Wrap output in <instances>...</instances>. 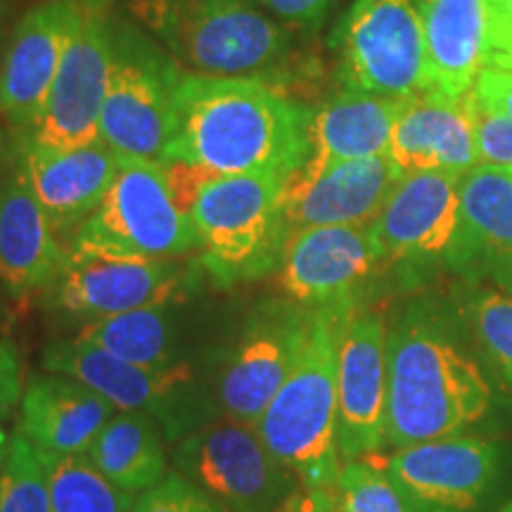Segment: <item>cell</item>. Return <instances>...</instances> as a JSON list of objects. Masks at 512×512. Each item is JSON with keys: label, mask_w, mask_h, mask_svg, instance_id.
<instances>
[{"label": "cell", "mask_w": 512, "mask_h": 512, "mask_svg": "<svg viewBox=\"0 0 512 512\" xmlns=\"http://www.w3.org/2000/svg\"><path fill=\"white\" fill-rule=\"evenodd\" d=\"M131 512H228V508L181 472H171L143 491Z\"/></svg>", "instance_id": "d6a6232c"}, {"label": "cell", "mask_w": 512, "mask_h": 512, "mask_svg": "<svg viewBox=\"0 0 512 512\" xmlns=\"http://www.w3.org/2000/svg\"><path fill=\"white\" fill-rule=\"evenodd\" d=\"M67 256L12 152L0 169V283L24 304L55 283Z\"/></svg>", "instance_id": "44dd1931"}, {"label": "cell", "mask_w": 512, "mask_h": 512, "mask_svg": "<svg viewBox=\"0 0 512 512\" xmlns=\"http://www.w3.org/2000/svg\"><path fill=\"white\" fill-rule=\"evenodd\" d=\"M88 458L114 486L131 494L152 489L166 477L162 430L150 415L138 411L114 413Z\"/></svg>", "instance_id": "4316f807"}, {"label": "cell", "mask_w": 512, "mask_h": 512, "mask_svg": "<svg viewBox=\"0 0 512 512\" xmlns=\"http://www.w3.org/2000/svg\"><path fill=\"white\" fill-rule=\"evenodd\" d=\"M17 304L19 302H15V299L10 297V292L3 287V283H0V337H5L12 328H15Z\"/></svg>", "instance_id": "ab89813d"}, {"label": "cell", "mask_w": 512, "mask_h": 512, "mask_svg": "<svg viewBox=\"0 0 512 512\" xmlns=\"http://www.w3.org/2000/svg\"><path fill=\"white\" fill-rule=\"evenodd\" d=\"M384 264L370 226H316L290 235L280 283L302 306H363V294L377 283Z\"/></svg>", "instance_id": "e0dca14e"}, {"label": "cell", "mask_w": 512, "mask_h": 512, "mask_svg": "<svg viewBox=\"0 0 512 512\" xmlns=\"http://www.w3.org/2000/svg\"><path fill=\"white\" fill-rule=\"evenodd\" d=\"M202 249L195 221L171 192L164 164L119 157V174L69 252L110 259H181Z\"/></svg>", "instance_id": "8992f818"}, {"label": "cell", "mask_w": 512, "mask_h": 512, "mask_svg": "<svg viewBox=\"0 0 512 512\" xmlns=\"http://www.w3.org/2000/svg\"><path fill=\"white\" fill-rule=\"evenodd\" d=\"M387 157L401 176L418 171L465 176L479 166L467 95L446 98L425 93L403 102Z\"/></svg>", "instance_id": "603a6c76"}, {"label": "cell", "mask_w": 512, "mask_h": 512, "mask_svg": "<svg viewBox=\"0 0 512 512\" xmlns=\"http://www.w3.org/2000/svg\"><path fill=\"white\" fill-rule=\"evenodd\" d=\"M512 394L486 361L453 292H420L387 318L384 448L451 437H498Z\"/></svg>", "instance_id": "6da1fadb"}, {"label": "cell", "mask_w": 512, "mask_h": 512, "mask_svg": "<svg viewBox=\"0 0 512 512\" xmlns=\"http://www.w3.org/2000/svg\"><path fill=\"white\" fill-rule=\"evenodd\" d=\"M387 441V313L361 306L339 344L337 444L342 460L373 458Z\"/></svg>", "instance_id": "2e32d148"}, {"label": "cell", "mask_w": 512, "mask_h": 512, "mask_svg": "<svg viewBox=\"0 0 512 512\" xmlns=\"http://www.w3.org/2000/svg\"><path fill=\"white\" fill-rule=\"evenodd\" d=\"M358 309L356 304L311 306L302 354L256 425L268 451L309 489H335L342 472L337 444L339 344Z\"/></svg>", "instance_id": "3957f363"}, {"label": "cell", "mask_w": 512, "mask_h": 512, "mask_svg": "<svg viewBox=\"0 0 512 512\" xmlns=\"http://www.w3.org/2000/svg\"><path fill=\"white\" fill-rule=\"evenodd\" d=\"M486 5L491 17V48L512 41V0H486Z\"/></svg>", "instance_id": "f35d334b"}, {"label": "cell", "mask_w": 512, "mask_h": 512, "mask_svg": "<svg viewBox=\"0 0 512 512\" xmlns=\"http://www.w3.org/2000/svg\"><path fill=\"white\" fill-rule=\"evenodd\" d=\"M254 3L278 17L280 22L294 24V27H316L332 0H254Z\"/></svg>", "instance_id": "d590c367"}, {"label": "cell", "mask_w": 512, "mask_h": 512, "mask_svg": "<svg viewBox=\"0 0 512 512\" xmlns=\"http://www.w3.org/2000/svg\"><path fill=\"white\" fill-rule=\"evenodd\" d=\"M38 451V448H36ZM41 453V451H38ZM53 512H131V491L119 489L86 456L41 453Z\"/></svg>", "instance_id": "f1b7e54d"}, {"label": "cell", "mask_w": 512, "mask_h": 512, "mask_svg": "<svg viewBox=\"0 0 512 512\" xmlns=\"http://www.w3.org/2000/svg\"><path fill=\"white\" fill-rule=\"evenodd\" d=\"M86 10L74 0H46L19 19L0 57V117L12 138L31 136Z\"/></svg>", "instance_id": "9a60e30c"}, {"label": "cell", "mask_w": 512, "mask_h": 512, "mask_svg": "<svg viewBox=\"0 0 512 512\" xmlns=\"http://www.w3.org/2000/svg\"><path fill=\"white\" fill-rule=\"evenodd\" d=\"M432 91L463 98L489 64L491 17L486 0H420Z\"/></svg>", "instance_id": "d4e9b609"}, {"label": "cell", "mask_w": 512, "mask_h": 512, "mask_svg": "<svg viewBox=\"0 0 512 512\" xmlns=\"http://www.w3.org/2000/svg\"><path fill=\"white\" fill-rule=\"evenodd\" d=\"M479 164L512 169V119L484 105L475 91L467 93Z\"/></svg>", "instance_id": "836d02e7"}, {"label": "cell", "mask_w": 512, "mask_h": 512, "mask_svg": "<svg viewBox=\"0 0 512 512\" xmlns=\"http://www.w3.org/2000/svg\"><path fill=\"white\" fill-rule=\"evenodd\" d=\"M446 271L512 294V169L479 164L460 181V226Z\"/></svg>", "instance_id": "ffe728a7"}, {"label": "cell", "mask_w": 512, "mask_h": 512, "mask_svg": "<svg viewBox=\"0 0 512 512\" xmlns=\"http://www.w3.org/2000/svg\"><path fill=\"white\" fill-rule=\"evenodd\" d=\"M475 95L484 105L512 119V72L498 67H486L475 83Z\"/></svg>", "instance_id": "8d00e7d4"}, {"label": "cell", "mask_w": 512, "mask_h": 512, "mask_svg": "<svg viewBox=\"0 0 512 512\" xmlns=\"http://www.w3.org/2000/svg\"><path fill=\"white\" fill-rule=\"evenodd\" d=\"M335 48L342 91L394 100L432 91L420 0H356Z\"/></svg>", "instance_id": "9c48e42d"}, {"label": "cell", "mask_w": 512, "mask_h": 512, "mask_svg": "<svg viewBox=\"0 0 512 512\" xmlns=\"http://www.w3.org/2000/svg\"><path fill=\"white\" fill-rule=\"evenodd\" d=\"M337 512H408L384 467L373 458L349 460L337 479Z\"/></svg>", "instance_id": "1f68e13d"}, {"label": "cell", "mask_w": 512, "mask_h": 512, "mask_svg": "<svg viewBox=\"0 0 512 512\" xmlns=\"http://www.w3.org/2000/svg\"><path fill=\"white\" fill-rule=\"evenodd\" d=\"M10 451H12V439L10 434L0 427V470H3L5 463H8L10 458Z\"/></svg>", "instance_id": "7bdbcfd3"}, {"label": "cell", "mask_w": 512, "mask_h": 512, "mask_svg": "<svg viewBox=\"0 0 512 512\" xmlns=\"http://www.w3.org/2000/svg\"><path fill=\"white\" fill-rule=\"evenodd\" d=\"M174 463L230 512H273L299 486L259 432L235 420L211 422L183 437Z\"/></svg>", "instance_id": "7c38bea8"}, {"label": "cell", "mask_w": 512, "mask_h": 512, "mask_svg": "<svg viewBox=\"0 0 512 512\" xmlns=\"http://www.w3.org/2000/svg\"><path fill=\"white\" fill-rule=\"evenodd\" d=\"M273 512H337L335 489H309L299 484Z\"/></svg>", "instance_id": "74e56055"}, {"label": "cell", "mask_w": 512, "mask_h": 512, "mask_svg": "<svg viewBox=\"0 0 512 512\" xmlns=\"http://www.w3.org/2000/svg\"><path fill=\"white\" fill-rule=\"evenodd\" d=\"M5 10H8V0H0V57H3V29H5Z\"/></svg>", "instance_id": "ee69618b"}, {"label": "cell", "mask_w": 512, "mask_h": 512, "mask_svg": "<svg viewBox=\"0 0 512 512\" xmlns=\"http://www.w3.org/2000/svg\"><path fill=\"white\" fill-rule=\"evenodd\" d=\"M0 512H53L41 453L19 432L0 470Z\"/></svg>", "instance_id": "4dcf8cb0"}, {"label": "cell", "mask_w": 512, "mask_h": 512, "mask_svg": "<svg viewBox=\"0 0 512 512\" xmlns=\"http://www.w3.org/2000/svg\"><path fill=\"white\" fill-rule=\"evenodd\" d=\"M460 181L451 171L401 176L370 223L384 271L413 287L446 268L460 226Z\"/></svg>", "instance_id": "8fae6325"}, {"label": "cell", "mask_w": 512, "mask_h": 512, "mask_svg": "<svg viewBox=\"0 0 512 512\" xmlns=\"http://www.w3.org/2000/svg\"><path fill=\"white\" fill-rule=\"evenodd\" d=\"M399 178L387 155L332 164L311 174L297 171L285 192L287 235L316 226H370Z\"/></svg>", "instance_id": "7402d4cb"}, {"label": "cell", "mask_w": 512, "mask_h": 512, "mask_svg": "<svg viewBox=\"0 0 512 512\" xmlns=\"http://www.w3.org/2000/svg\"><path fill=\"white\" fill-rule=\"evenodd\" d=\"M290 176H214L192 204L202 242V271L216 285L264 278L283 261L287 240L285 192Z\"/></svg>", "instance_id": "5b68a950"}, {"label": "cell", "mask_w": 512, "mask_h": 512, "mask_svg": "<svg viewBox=\"0 0 512 512\" xmlns=\"http://www.w3.org/2000/svg\"><path fill=\"white\" fill-rule=\"evenodd\" d=\"M188 74L268 81L290 57L285 29L254 0H128Z\"/></svg>", "instance_id": "277c9868"}, {"label": "cell", "mask_w": 512, "mask_h": 512, "mask_svg": "<svg viewBox=\"0 0 512 512\" xmlns=\"http://www.w3.org/2000/svg\"><path fill=\"white\" fill-rule=\"evenodd\" d=\"M380 465L408 512H498L510 501L512 444L503 437L425 441Z\"/></svg>", "instance_id": "ba28073f"}, {"label": "cell", "mask_w": 512, "mask_h": 512, "mask_svg": "<svg viewBox=\"0 0 512 512\" xmlns=\"http://www.w3.org/2000/svg\"><path fill=\"white\" fill-rule=\"evenodd\" d=\"M114 62L100 140L119 157L162 162L178 128V88L185 72L176 60L128 31H112Z\"/></svg>", "instance_id": "30bf717a"}, {"label": "cell", "mask_w": 512, "mask_h": 512, "mask_svg": "<svg viewBox=\"0 0 512 512\" xmlns=\"http://www.w3.org/2000/svg\"><path fill=\"white\" fill-rule=\"evenodd\" d=\"M117 408L67 375H34L22 396L17 432L41 453L83 456Z\"/></svg>", "instance_id": "cb8c5ba5"}, {"label": "cell", "mask_w": 512, "mask_h": 512, "mask_svg": "<svg viewBox=\"0 0 512 512\" xmlns=\"http://www.w3.org/2000/svg\"><path fill=\"white\" fill-rule=\"evenodd\" d=\"M451 292L477 347L512 394V294L470 283H458Z\"/></svg>", "instance_id": "f546056e"}, {"label": "cell", "mask_w": 512, "mask_h": 512, "mask_svg": "<svg viewBox=\"0 0 512 512\" xmlns=\"http://www.w3.org/2000/svg\"><path fill=\"white\" fill-rule=\"evenodd\" d=\"M112 62V29L100 15L86 10L81 29L62 57L60 72L31 138L53 147H74L98 140Z\"/></svg>", "instance_id": "d6986e66"}, {"label": "cell", "mask_w": 512, "mask_h": 512, "mask_svg": "<svg viewBox=\"0 0 512 512\" xmlns=\"http://www.w3.org/2000/svg\"><path fill=\"white\" fill-rule=\"evenodd\" d=\"M311 110L268 81L185 74L178 128L162 162L209 176H294L309 159Z\"/></svg>", "instance_id": "7a4b0ae2"}, {"label": "cell", "mask_w": 512, "mask_h": 512, "mask_svg": "<svg viewBox=\"0 0 512 512\" xmlns=\"http://www.w3.org/2000/svg\"><path fill=\"white\" fill-rule=\"evenodd\" d=\"M119 361L145 368H166L178 358L176 323L169 306H152L83 325L79 335Z\"/></svg>", "instance_id": "83f0119b"}, {"label": "cell", "mask_w": 512, "mask_h": 512, "mask_svg": "<svg viewBox=\"0 0 512 512\" xmlns=\"http://www.w3.org/2000/svg\"><path fill=\"white\" fill-rule=\"evenodd\" d=\"M406 100L342 91L311 110L309 159L299 171L311 174L325 166L384 157Z\"/></svg>", "instance_id": "484cf974"}, {"label": "cell", "mask_w": 512, "mask_h": 512, "mask_svg": "<svg viewBox=\"0 0 512 512\" xmlns=\"http://www.w3.org/2000/svg\"><path fill=\"white\" fill-rule=\"evenodd\" d=\"M309 320L311 306L297 302L256 306L216 380V401L230 420L256 430L302 354Z\"/></svg>", "instance_id": "5bb4252c"}, {"label": "cell", "mask_w": 512, "mask_h": 512, "mask_svg": "<svg viewBox=\"0 0 512 512\" xmlns=\"http://www.w3.org/2000/svg\"><path fill=\"white\" fill-rule=\"evenodd\" d=\"M12 152H15V150H12V138H8L3 121H0V169H3V166L10 162Z\"/></svg>", "instance_id": "b9f144b4"}, {"label": "cell", "mask_w": 512, "mask_h": 512, "mask_svg": "<svg viewBox=\"0 0 512 512\" xmlns=\"http://www.w3.org/2000/svg\"><path fill=\"white\" fill-rule=\"evenodd\" d=\"M200 261L178 259H110L69 252L62 273L43 292L48 309L88 323L121 313L171 306L200 280Z\"/></svg>", "instance_id": "4fadbf2b"}, {"label": "cell", "mask_w": 512, "mask_h": 512, "mask_svg": "<svg viewBox=\"0 0 512 512\" xmlns=\"http://www.w3.org/2000/svg\"><path fill=\"white\" fill-rule=\"evenodd\" d=\"M22 399V361L15 344L0 337V422L8 420Z\"/></svg>", "instance_id": "e575fe53"}, {"label": "cell", "mask_w": 512, "mask_h": 512, "mask_svg": "<svg viewBox=\"0 0 512 512\" xmlns=\"http://www.w3.org/2000/svg\"><path fill=\"white\" fill-rule=\"evenodd\" d=\"M486 67H498L505 69V72H512V41L503 43V46H496L489 50V64Z\"/></svg>", "instance_id": "60d3db41"}, {"label": "cell", "mask_w": 512, "mask_h": 512, "mask_svg": "<svg viewBox=\"0 0 512 512\" xmlns=\"http://www.w3.org/2000/svg\"><path fill=\"white\" fill-rule=\"evenodd\" d=\"M31 192L46 211L57 238L69 249L74 235L95 214L119 174V155L102 140L53 147L31 136L12 138Z\"/></svg>", "instance_id": "ac0fdd59"}, {"label": "cell", "mask_w": 512, "mask_h": 512, "mask_svg": "<svg viewBox=\"0 0 512 512\" xmlns=\"http://www.w3.org/2000/svg\"><path fill=\"white\" fill-rule=\"evenodd\" d=\"M41 358L50 373L74 377L119 411L150 415L166 441H181L211 425L221 411L185 361L166 368L133 366L79 337L50 342Z\"/></svg>", "instance_id": "52a82bcc"}, {"label": "cell", "mask_w": 512, "mask_h": 512, "mask_svg": "<svg viewBox=\"0 0 512 512\" xmlns=\"http://www.w3.org/2000/svg\"><path fill=\"white\" fill-rule=\"evenodd\" d=\"M498 512H512V498H510V501H508V503H505V505H503V508H501V510H498Z\"/></svg>", "instance_id": "f6af8a7d"}]
</instances>
